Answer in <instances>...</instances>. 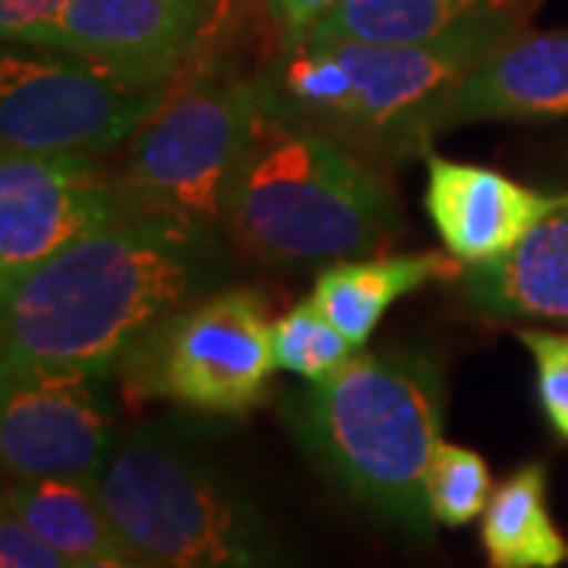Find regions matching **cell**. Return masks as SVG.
Wrapping results in <instances>:
<instances>
[{"instance_id":"cell-18","label":"cell","mask_w":568,"mask_h":568,"mask_svg":"<svg viewBox=\"0 0 568 568\" xmlns=\"http://www.w3.org/2000/svg\"><path fill=\"white\" fill-rule=\"evenodd\" d=\"M518 0H338L306 36L313 39L414 44L455 29L489 10H508Z\"/></svg>"},{"instance_id":"cell-1","label":"cell","mask_w":568,"mask_h":568,"mask_svg":"<svg viewBox=\"0 0 568 568\" xmlns=\"http://www.w3.org/2000/svg\"><path fill=\"white\" fill-rule=\"evenodd\" d=\"M227 272L212 224L130 212L29 272L0 313V376H118L149 328L215 291Z\"/></svg>"},{"instance_id":"cell-25","label":"cell","mask_w":568,"mask_h":568,"mask_svg":"<svg viewBox=\"0 0 568 568\" xmlns=\"http://www.w3.org/2000/svg\"><path fill=\"white\" fill-rule=\"evenodd\" d=\"M73 568H152L142 559L130 556V552H118V556H95V559H82Z\"/></svg>"},{"instance_id":"cell-19","label":"cell","mask_w":568,"mask_h":568,"mask_svg":"<svg viewBox=\"0 0 568 568\" xmlns=\"http://www.w3.org/2000/svg\"><path fill=\"white\" fill-rule=\"evenodd\" d=\"M493 496L487 462L474 448L439 443L426 474V506L436 525L465 528L484 518Z\"/></svg>"},{"instance_id":"cell-9","label":"cell","mask_w":568,"mask_h":568,"mask_svg":"<svg viewBox=\"0 0 568 568\" xmlns=\"http://www.w3.org/2000/svg\"><path fill=\"white\" fill-rule=\"evenodd\" d=\"M133 209L114 168L95 155L3 149L0 159V297L63 246Z\"/></svg>"},{"instance_id":"cell-21","label":"cell","mask_w":568,"mask_h":568,"mask_svg":"<svg viewBox=\"0 0 568 568\" xmlns=\"http://www.w3.org/2000/svg\"><path fill=\"white\" fill-rule=\"evenodd\" d=\"M518 338L530 351L537 369V398L549 426L568 443V332L521 328Z\"/></svg>"},{"instance_id":"cell-16","label":"cell","mask_w":568,"mask_h":568,"mask_svg":"<svg viewBox=\"0 0 568 568\" xmlns=\"http://www.w3.org/2000/svg\"><path fill=\"white\" fill-rule=\"evenodd\" d=\"M3 508L13 511L26 528L58 547L73 562L95 556L126 552L102 499V480L73 477H36L10 480L3 487Z\"/></svg>"},{"instance_id":"cell-8","label":"cell","mask_w":568,"mask_h":568,"mask_svg":"<svg viewBox=\"0 0 568 568\" xmlns=\"http://www.w3.org/2000/svg\"><path fill=\"white\" fill-rule=\"evenodd\" d=\"M3 51L0 142L41 155H111L133 140L174 85L126 80L61 51Z\"/></svg>"},{"instance_id":"cell-13","label":"cell","mask_w":568,"mask_h":568,"mask_svg":"<svg viewBox=\"0 0 568 568\" xmlns=\"http://www.w3.org/2000/svg\"><path fill=\"white\" fill-rule=\"evenodd\" d=\"M568 118V29L508 39L496 54L446 89L417 130V149L436 133L477 121Z\"/></svg>"},{"instance_id":"cell-5","label":"cell","mask_w":568,"mask_h":568,"mask_svg":"<svg viewBox=\"0 0 568 568\" xmlns=\"http://www.w3.org/2000/svg\"><path fill=\"white\" fill-rule=\"evenodd\" d=\"M102 499L130 556L152 568H284L256 503L200 448L136 429L102 474Z\"/></svg>"},{"instance_id":"cell-6","label":"cell","mask_w":568,"mask_h":568,"mask_svg":"<svg viewBox=\"0 0 568 568\" xmlns=\"http://www.w3.org/2000/svg\"><path fill=\"white\" fill-rule=\"evenodd\" d=\"M263 102V82L222 70H196L190 80L183 73L162 108L123 145L114 168L133 209L222 224L227 190Z\"/></svg>"},{"instance_id":"cell-7","label":"cell","mask_w":568,"mask_h":568,"mask_svg":"<svg viewBox=\"0 0 568 568\" xmlns=\"http://www.w3.org/2000/svg\"><path fill=\"white\" fill-rule=\"evenodd\" d=\"M275 369L268 301L253 287H215L149 328L118 379L130 402L244 417L265 402Z\"/></svg>"},{"instance_id":"cell-14","label":"cell","mask_w":568,"mask_h":568,"mask_svg":"<svg viewBox=\"0 0 568 568\" xmlns=\"http://www.w3.org/2000/svg\"><path fill=\"white\" fill-rule=\"evenodd\" d=\"M462 294L489 320L568 323V200L508 256L462 272Z\"/></svg>"},{"instance_id":"cell-23","label":"cell","mask_w":568,"mask_h":568,"mask_svg":"<svg viewBox=\"0 0 568 568\" xmlns=\"http://www.w3.org/2000/svg\"><path fill=\"white\" fill-rule=\"evenodd\" d=\"M70 0H0V32L3 41L36 48L41 36L58 22Z\"/></svg>"},{"instance_id":"cell-22","label":"cell","mask_w":568,"mask_h":568,"mask_svg":"<svg viewBox=\"0 0 568 568\" xmlns=\"http://www.w3.org/2000/svg\"><path fill=\"white\" fill-rule=\"evenodd\" d=\"M77 562L61 549L41 540L32 528H26L13 511L0 515V568H73Z\"/></svg>"},{"instance_id":"cell-2","label":"cell","mask_w":568,"mask_h":568,"mask_svg":"<svg viewBox=\"0 0 568 568\" xmlns=\"http://www.w3.org/2000/svg\"><path fill=\"white\" fill-rule=\"evenodd\" d=\"M304 452L354 503L429 537L426 474L443 443V369L420 351L351 354L287 405Z\"/></svg>"},{"instance_id":"cell-3","label":"cell","mask_w":568,"mask_h":568,"mask_svg":"<svg viewBox=\"0 0 568 568\" xmlns=\"http://www.w3.org/2000/svg\"><path fill=\"white\" fill-rule=\"evenodd\" d=\"M386 183L345 142L282 114L265 95L224 203V227L265 265L342 263L383 244Z\"/></svg>"},{"instance_id":"cell-10","label":"cell","mask_w":568,"mask_h":568,"mask_svg":"<svg viewBox=\"0 0 568 568\" xmlns=\"http://www.w3.org/2000/svg\"><path fill=\"white\" fill-rule=\"evenodd\" d=\"M114 448V405L102 376L41 373L3 379L0 458L7 477L102 480Z\"/></svg>"},{"instance_id":"cell-20","label":"cell","mask_w":568,"mask_h":568,"mask_svg":"<svg viewBox=\"0 0 568 568\" xmlns=\"http://www.w3.org/2000/svg\"><path fill=\"white\" fill-rule=\"evenodd\" d=\"M272 351L278 369H287L306 383H320L345 364L357 347L310 297L287 310L278 323H272Z\"/></svg>"},{"instance_id":"cell-12","label":"cell","mask_w":568,"mask_h":568,"mask_svg":"<svg viewBox=\"0 0 568 568\" xmlns=\"http://www.w3.org/2000/svg\"><path fill=\"white\" fill-rule=\"evenodd\" d=\"M566 200L568 190L544 193L493 168L426 155V215L439 231L448 256L465 268L508 256Z\"/></svg>"},{"instance_id":"cell-11","label":"cell","mask_w":568,"mask_h":568,"mask_svg":"<svg viewBox=\"0 0 568 568\" xmlns=\"http://www.w3.org/2000/svg\"><path fill=\"white\" fill-rule=\"evenodd\" d=\"M212 29V0H70L36 48L145 85H174Z\"/></svg>"},{"instance_id":"cell-15","label":"cell","mask_w":568,"mask_h":568,"mask_svg":"<svg viewBox=\"0 0 568 568\" xmlns=\"http://www.w3.org/2000/svg\"><path fill=\"white\" fill-rule=\"evenodd\" d=\"M462 272L465 265L443 253L342 260L320 272L313 301L351 345L364 347L398 297L436 278H462Z\"/></svg>"},{"instance_id":"cell-24","label":"cell","mask_w":568,"mask_h":568,"mask_svg":"<svg viewBox=\"0 0 568 568\" xmlns=\"http://www.w3.org/2000/svg\"><path fill=\"white\" fill-rule=\"evenodd\" d=\"M278 3V13H282L284 29L291 41L304 39L306 32L323 20L325 13L338 3V0H275Z\"/></svg>"},{"instance_id":"cell-17","label":"cell","mask_w":568,"mask_h":568,"mask_svg":"<svg viewBox=\"0 0 568 568\" xmlns=\"http://www.w3.org/2000/svg\"><path fill=\"white\" fill-rule=\"evenodd\" d=\"M480 544L489 568H559L568 544L559 534L547 499V467H518L493 489L480 521Z\"/></svg>"},{"instance_id":"cell-26","label":"cell","mask_w":568,"mask_h":568,"mask_svg":"<svg viewBox=\"0 0 568 568\" xmlns=\"http://www.w3.org/2000/svg\"><path fill=\"white\" fill-rule=\"evenodd\" d=\"M212 3H215V20H222L227 7H231V0H212Z\"/></svg>"},{"instance_id":"cell-4","label":"cell","mask_w":568,"mask_h":568,"mask_svg":"<svg viewBox=\"0 0 568 568\" xmlns=\"http://www.w3.org/2000/svg\"><path fill=\"white\" fill-rule=\"evenodd\" d=\"M518 10H489L414 44L347 39L291 41L268 102L294 121L357 145L417 152V130L436 99L518 36Z\"/></svg>"}]
</instances>
